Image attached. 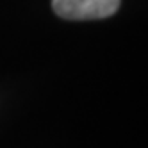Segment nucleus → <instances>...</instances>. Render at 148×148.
Instances as JSON below:
<instances>
[{"label":"nucleus","mask_w":148,"mask_h":148,"mask_svg":"<svg viewBox=\"0 0 148 148\" xmlns=\"http://www.w3.org/2000/svg\"><path fill=\"white\" fill-rule=\"evenodd\" d=\"M121 0H52L57 16L64 20H100L112 16Z\"/></svg>","instance_id":"f257e3e1"}]
</instances>
